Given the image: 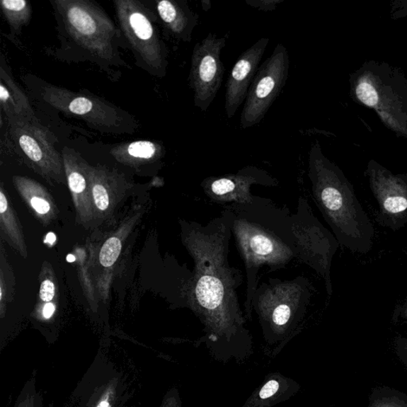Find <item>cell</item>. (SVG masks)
<instances>
[{
  "mask_svg": "<svg viewBox=\"0 0 407 407\" xmlns=\"http://www.w3.org/2000/svg\"><path fill=\"white\" fill-rule=\"evenodd\" d=\"M59 47H46L49 57L66 63L90 62L113 82L122 69H132L122 58L124 36L107 12L91 0H50Z\"/></svg>",
  "mask_w": 407,
  "mask_h": 407,
  "instance_id": "6da1fadb",
  "label": "cell"
},
{
  "mask_svg": "<svg viewBox=\"0 0 407 407\" xmlns=\"http://www.w3.org/2000/svg\"><path fill=\"white\" fill-rule=\"evenodd\" d=\"M231 225L227 206L221 217L208 224L193 223L186 231L185 243L195 263L190 302L200 314L241 315L237 289L243 275L229 262Z\"/></svg>",
  "mask_w": 407,
  "mask_h": 407,
  "instance_id": "7a4b0ae2",
  "label": "cell"
},
{
  "mask_svg": "<svg viewBox=\"0 0 407 407\" xmlns=\"http://www.w3.org/2000/svg\"><path fill=\"white\" fill-rule=\"evenodd\" d=\"M228 207L231 212V234L246 270L244 308L250 316L261 268L268 266L271 271L282 269L297 258L292 214L260 197L250 204Z\"/></svg>",
  "mask_w": 407,
  "mask_h": 407,
  "instance_id": "3957f363",
  "label": "cell"
},
{
  "mask_svg": "<svg viewBox=\"0 0 407 407\" xmlns=\"http://www.w3.org/2000/svg\"><path fill=\"white\" fill-rule=\"evenodd\" d=\"M309 178L314 202L342 248L365 255L372 249L374 228L350 184L321 157L318 147L309 158Z\"/></svg>",
  "mask_w": 407,
  "mask_h": 407,
  "instance_id": "277c9868",
  "label": "cell"
},
{
  "mask_svg": "<svg viewBox=\"0 0 407 407\" xmlns=\"http://www.w3.org/2000/svg\"><path fill=\"white\" fill-rule=\"evenodd\" d=\"M23 81L35 99L68 117L85 122L92 130L105 134H134L141 127L134 115L87 90L73 91L30 74Z\"/></svg>",
  "mask_w": 407,
  "mask_h": 407,
  "instance_id": "5b68a950",
  "label": "cell"
},
{
  "mask_svg": "<svg viewBox=\"0 0 407 407\" xmlns=\"http://www.w3.org/2000/svg\"><path fill=\"white\" fill-rule=\"evenodd\" d=\"M113 4L116 21L135 64L151 76L164 79L169 66V51L154 8L140 0H115Z\"/></svg>",
  "mask_w": 407,
  "mask_h": 407,
  "instance_id": "8992f818",
  "label": "cell"
},
{
  "mask_svg": "<svg viewBox=\"0 0 407 407\" xmlns=\"http://www.w3.org/2000/svg\"><path fill=\"white\" fill-rule=\"evenodd\" d=\"M297 258L313 268L326 282L329 297L333 295L331 267L340 244L337 238L316 218L307 200L300 197L298 210L292 214Z\"/></svg>",
  "mask_w": 407,
  "mask_h": 407,
  "instance_id": "52a82bcc",
  "label": "cell"
},
{
  "mask_svg": "<svg viewBox=\"0 0 407 407\" xmlns=\"http://www.w3.org/2000/svg\"><path fill=\"white\" fill-rule=\"evenodd\" d=\"M314 290L305 276L287 281L269 279L257 287L251 306L263 319L267 316L275 326L283 327L306 311Z\"/></svg>",
  "mask_w": 407,
  "mask_h": 407,
  "instance_id": "ba28073f",
  "label": "cell"
},
{
  "mask_svg": "<svg viewBox=\"0 0 407 407\" xmlns=\"http://www.w3.org/2000/svg\"><path fill=\"white\" fill-rule=\"evenodd\" d=\"M289 72L287 49L277 44L273 55L258 67L249 88L241 116L243 129L253 127L264 119L286 86Z\"/></svg>",
  "mask_w": 407,
  "mask_h": 407,
  "instance_id": "9c48e42d",
  "label": "cell"
},
{
  "mask_svg": "<svg viewBox=\"0 0 407 407\" xmlns=\"http://www.w3.org/2000/svg\"><path fill=\"white\" fill-rule=\"evenodd\" d=\"M9 139L14 149L38 171L58 176L63 165L62 155L57 151L55 135L38 119L8 116Z\"/></svg>",
  "mask_w": 407,
  "mask_h": 407,
  "instance_id": "30bf717a",
  "label": "cell"
},
{
  "mask_svg": "<svg viewBox=\"0 0 407 407\" xmlns=\"http://www.w3.org/2000/svg\"><path fill=\"white\" fill-rule=\"evenodd\" d=\"M226 38L210 33L193 50L189 75L193 103L202 112L208 111L221 88L225 69L222 53Z\"/></svg>",
  "mask_w": 407,
  "mask_h": 407,
  "instance_id": "8fae6325",
  "label": "cell"
},
{
  "mask_svg": "<svg viewBox=\"0 0 407 407\" xmlns=\"http://www.w3.org/2000/svg\"><path fill=\"white\" fill-rule=\"evenodd\" d=\"M122 374L111 362L98 357L74 393L73 407H125L128 394Z\"/></svg>",
  "mask_w": 407,
  "mask_h": 407,
  "instance_id": "7c38bea8",
  "label": "cell"
},
{
  "mask_svg": "<svg viewBox=\"0 0 407 407\" xmlns=\"http://www.w3.org/2000/svg\"><path fill=\"white\" fill-rule=\"evenodd\" d=\"M277 183L267 171L248 166L236 173L207 178L201 185L212 202L245 205L253 202L256 197L251 192L253 185L276 186Z\"/></svg>",
  "mask_w": 407,
  "mask_h": 407,
  "instance_id": "4fadbf2b",
  "label": "cell"
},
{
  "mask_svg": "<svg viewBox=\"0 0 407 407\" xmlns=\"http://www.w3.org/2000/svg\"><path fill=\"white\" fill-rule=\"evenodd\" d=\"M269 42L268 38H261L243 52L232 67L225 85L224 108L229 119L234 117L238 108L246 100Z\"/></svg>",
  "mask_w": 407,
  "mask_h": 407,
  "instance_id": "5bb4252c",
  "label": "cell"
},
{
  "mask_svg": "<svg viewBox=\"0 0 407 407\" xmlns=\"http://www.w3.org/2000/svg\"><path fill=\"white\" fill-rule=\"evenodd\" d=\"M372 190L378 204L377 222L397 231L407 224V182L401 178L374 177Z\"/></svg>",
  "mask_w": 407,
  "mask_h": 407,
  "instance_id": "9a60e30c",
  "label": "cell"
},
{
  "mask_svg": "<svg viewBox=\"0 0 407 407\" xmlns=\"http://www.w3.org/2000/svg\"><path fill=\"white\" fill-rule=\"evenodd\" d=\"M154 11L159 24L173 40L190 42L198 23V16L185 0H157Z\"/></svg>",
  "mask_w": 407,
  "mask_h": 407,
  "instance_id": "2e32d148",
  "label": "cell"
},
{
  "mask_svg": "<svg viewBox=\"0 0 407 407\" xmlns=\"http://www.w3.org/2000/svg\"><path fill=\"white\" fill-rule=\"evenodd\" d=\"M0 108L6 117L14 115L37 119L28 96L18 85L4 55L0 58Z\"/></svg>",
  "mask_w": 407,
  "mask_h": 407,
  "instance_id": "e0dca14e",
  "label": "cell"
},
{
  "mask_svg": "<svg viewBox=\"0 0 407 407\" xmlns=\"http://www.w3.org/2000/svg\"><path fill=\"white\" fill-rule=\"evenodd\" d=\"M110 153L120 163L134 166L157 163L164 157L166 148L159 141L137 140L115 145Z\"/></svg>",
  "mask_w": 407,
  "mask_h": 407,
  "instance_id": "ac0fdd59",
  "label": "cell"
},
{
  "mask_svg": "<svg viewBox=\"0 0 407 407\" xmlns=\"http://www.w3.org/2000/svg\"><path fill=\"white\" fill-rule=\"evenodd\" d=\"M0 8L10 28V35L6 37L16 43L17 37L22 34L23 28L27 27L31 21V4L28 0H2Z\"/></svg>",
  "mask_w": 407,
  "mask_h": 407,
  "instance_id": "d6986e66",
  "label": "cell"
},
{
  "mask_svg": "<svg viewBox=\"0 0 407 407\" xmlns=\"http://www.w3.org/2000/svg\"><path fill=\"white\" fill-rule=\"evenodd\" d=\"M122 244L118 238L112 237L103 244L100 253V262L103 267L110 268L117 260L121 253Z\"/></svg>",
  "mask_w": 407,
  "mask_h": 407,
  "instance_id": "ffe728a7",
  "label": "cell"
},
{
  "mask_svg": "<svg viewBox=\"0 0 407 407\" xmlns=\"http://www.w3.org/2000/svg\"><path fill=\"white\" fill-rule=\"evenodd\" d=\"M93 196L95 204L100 210L105 211L108 208L109 195L105 183L96 174L92 167Z\"/></svg>",
  "mask_w": 407,
  "mask_h": 407,
  "instance_id": "44dd1931",
  "label": "cell"
},
{
  "mask_svg": "<svg viewBox=\"0 0 407 407\" xmlns=\"http://www.w3.org/2000/svg\"><path fill=\"white\" fill-rule=\"evenodd\" d=\"M357 96L361 102L370 107L376 105L379 101L376 89L370 84L365 82L360 84L357 86Z\"/></svg>",
  "mask_w": 407,
  "mask_h": 407,
  "instance_id": "7402d4cb",
  "label": "cell"
},
{
  "mask_svg": "<svg viewBox=\"0 0 407 407\" xmlns=\"http://www.w3.org/2000/svg\"><path fill=\"white\" fill-rule=\"evenodd\" d=\"M283 2V0H246V4L263 11H273L277 5Z\"/></svg>",
  "mask_w": 407,
  "mask_h": 407,
  "instance_id": "603a6c76",
  "label": "cell"
},
{
  "mask_svg": "<svg viewBox=\"0 0 407 407\" xmlns=\"http://www.w3.org/2000/svg\"><path fill=\"white\" fill-rule=\"evenodd\" d=\"M392 316L394 322H407V295L402 302L396 305Z\"/></svg>",
  "mask_w": 407,
  "mask_h": 407,
  "instance_id": "cb8c5ba5",
  "label": "cell"
},
{
  "mask_svg": "<svg viewBox=\"0 0 407 407\" xmlns=\"http://www.w3.org/2000/svg\"><path fill=\"white\" fill-rule=\"evenodd\" d=\"M55 288L50 280H45L40 288V298L42 301L50 302L54 299Z\"/></svg>",
  "mask_w": 407,
  "mask_h": 407,
  "instance_id": "d4e9b609",
  "label": "cell"
},
{
  "mask_svg": "<svg viewBox=\"0 0 407 407\" xmlns=\"http://www.w3.org/2000/svg\"><path fill=\"white\" fill-rule=\"evenodd\" d=\"M24 389L25 391V394H24L25 391L23 390L21 398H19L18 400L16 407H35L36 403L40 402V400H38V401L35 402V397H37L38 396L36 395L35 391L33 394V396H30V397L28 396V389H25V386L24 387ZM38 407H42L41 404Z\"/></svg>",
  "mask_w": 407,
  "mask_h": 407,
  "instance_id": "484cf974",
  "label": "cell"
},
{
  "mask_svg": "<svg viewBox=\"0 0 407 407\" xmlns=\"http://www.w3.org/2000/svg\"><path fill=\"white\" fill-rule=\"evenodd\" d=\"M280 384L275 380H270L265 384L260 392V397L263 399H267L273 396L279 390Z\"/></svg>",
  "mask_w": 407,
  "mask_h": 407,
  "instance_id": "4316f807",
  "label": "cell"
},
{
  "mask_svg": "<svg viewBox=\"0 0 407 407\" xmlns=\"http://www.w3.org/2000/svg\"><path fill=\"white\" fill-rule=\"evenodd\" d=\"M32 207L40 214H47L50 210V205L46 201L38 197H34L30 201Z\"/></svg>",
  "mask_w": 407,
  "mask_h": 407,
  "instance_id": "83f0119b",
  "label": "cell"
},
{
  "mask_svg": "<svg viewBox=\"0 0 407 407\" xmlns=\"http://www.w3.org/2000/svg\"><path fill=\"white\" fill-rule=\"evenodd\" d=\"M55 311V306L52 303L48 302L46 306H44L43 309V316L46 319H50L52 316H53Z\"/></svg>",
  "mask_w": 407,
  "mask_h": 407,
  "instance_id": "f1b7e54d",
  "label": "cell"
},
{
  "mask_svg": "<svg viewBox=\"0 0 407 407\" xmlns=\"http://www.w3.org/2000/svg\"><path fill=\"white\" fill-rule=\"evenodd\" d=\"M8 200H6L4 193H0V212L4 213V212L8 210Z\"/></svg>",
  "mask_w": 407,
  "mask_h": 407,
  "instance_id": "f546056e",
  "label": "cell"
},
{
  "mask_svg": "<svg viewBox=\"0 0 407 407\" xmlns=\"http://www.w3.org/2000/svg\"><path fill=\"white\" fill-rule=\"evenodd\" d=\"M397 345L399 348H401V350L407 353V339L403 338H398Z\"/></svg>",
  "mask_w": 407,
  "mask_h": 407,
  "instance_id": "4dcf8cb0",
  "label": "cell"
},
{
  "mask_svg": "<svg viewBox=\"0 0 407 407\" xmlns=\"http://www.w3.org/2000/svg\"><path fill=\"white\" fill-rule=\"evenodd\" d=\"M56 241V236L55 234H53V232H49V234H47V237H46V240H45V243H49L50 245L54 244V243Z\"/></svg>",
  "mask_w": 407,
  "mask_h": 407,
  "instance_id": "1f68e13d",
  "label": "cell"
},
{
  "mask_svg": "<svg viewBox=\"0 0 407 407\" xmlns=\"http://www.w3.org/2000/svg\"><path fill=\"white\" fill-rule=\"evenodd\" d=\"M67 260H68V262L72 263V262L75 261V257L72 255H69L67 256Z\"/></svg>",
  "mask_w": 407,
  "mask_h": 407,
  "instance_id": "d6a6232c",
  "label": "cell"
}]
</instances>
